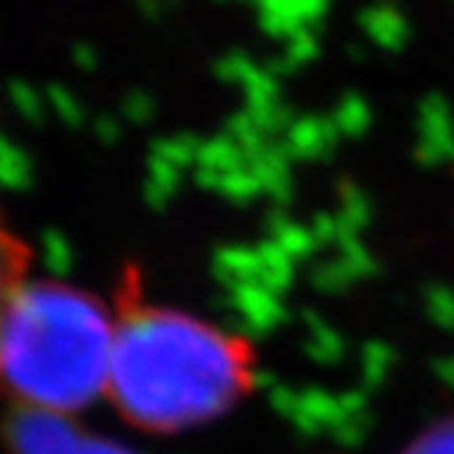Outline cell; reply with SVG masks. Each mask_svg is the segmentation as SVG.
<instances>
[{
  "instance_id": "obj_2",
  "label": "cell",
  "mask_w": 454,
  "mask_h": 454,
  "mask_svg": "<svg viewBox=\"0 0 454 454\" xmlns=\"http://www.w3.org/2000/svg\"><path fill=\"white\" fill-rule=\"evenodd\" d=\"M114 308L88 288L30 278L0 326V395L12 408L76 417L106 397Z\"/></svg>"
},
{
  "instance_id": "obj_5",
  "label": "cell",
  "mask_w": 454,
  "mask_h": 454,
  "mask_svg": "<svg viewBox=\"0 0 454 454\" xmlns=\"http://www.w3.org/2000/svg\"><path fill=\"white\" fill-rule=\"evenodd\" d=\"M403 454H454V419H443L419 433Z\"/></svg>"
},
{
  "instance_id": "obj_1",
  "label": "cell",
  "mask_w": 454,
  "mask_h": 454,
  "mask_svg": "<svg viewBox=\"0 0 454 454\" xmlns=\"http://www.w3.org/2000/svg\"><path fill=\"white\" fill-rule=\"evenodd\" d=\"M114 346L106 403L129 427L147 435H180L213 425L259 384V356L251 340L160 305L145 294L142 278H120Z\"/></svg>"
},
{
  "instance_id": "obj_3",
  "label": "cell",
  "mask_w": 454,
  "mask_h": 454,
  "mask_svg": "<svg viewBox=\"0 0 454 454\" xmlns=\"http://www.w3.org/2000/svg\"><path fill=\"white\" fill-rule=\"evenodd\" d=\"M12 454H129L122 446L82 430L71 417L12 408L6 419Z\"/></svg>"
},
{
  "instance_id": "obj_4",
  "label": "cell",
  "mask_w": 454,
  "mask_h": 454,
  "mask_svg": "<svg viewBox=\"0 0 454 454\" xmlns=\"http://www.w3.org/2000/svg\"><path fill=\"white\" fill-rule=\"evenodd\" d=\"M33 278V251L30 245L17 234L9 218L0 213V326L22 292V286ZM4 397V395H0Z\"/></svg>"
}]
</instances>
